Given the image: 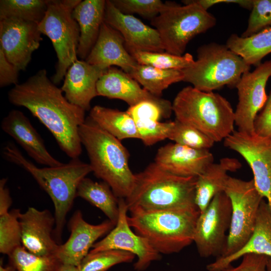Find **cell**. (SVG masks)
<instances>
[{
	"instance_id": "6da1fadb",
	"label": "cell",
	"mask_w": 271,
	"mask_h": 271,
	"mask_svg": "<svg viewBox=\"0 0 271 271\" xmlns=\"http://www.w3.org/2000/svg\"><path fill=\"white\" fill-rule=\"evenodd\" d=\"M41 69L8 93L10 102L27 108L51 132L61 150L78 158L82 145L79 128L85 121V110L71 103Z\"/></svg>"
},
{
	"instance_id": "7a4b0ae2",
	"label": "cell",
	"mask_w": 271,
	"mask_h": 271,
	"mask_svg": "<svg viewBox=\"0 0 271 271\" xmlns=\"http://www.w3.org/2000/svg\"><path fill=\"white\" fill-rule=\"evenodd\" d=\"M2 152L7 160L20 166L29 173L51 198L55 210L54 235L59 244L66 217L76 197L77 187L83 178L92 172L90 165L78 158L71 159L68 163L60 166L41 168L26 159L12 144H8Z\"/></svg>"
},
{
	"instance_id": "3957f363",
	"label": "cell",
	"mask_w": 271,
	"mask_h": 271,
	"mask_svg": "<svg viewBox=\"0 0 271 271\" xmlns=\"http://www.w3.org/2000/svg\"><path fill=\"white\" fill-rule=\"evenodd\" d=\"M79 134L94 175L107 183L117 198L127 197L133 188L136 174L130 169L129 154L120 141L89 117L80 126Z\"/></svg>"
},
{
	"instance_id": "277c9868",
	"label": "cell",
	"mask_w": 271,
	"mask_h": 271,
	"mask_svg": "<svg viewBox=\"0 0 271 271\" xmlns=\"http://www.w3.org/2000/svg\"><path fill=\"white\" fill-rule=\"evenodd\" d=\"M196 179L174 175L152 163L136 174L133 188L124 199L128 210L131 213L196 207Z\"/></svg>"
},
{
	"instance_id": "5b68a950",
	"label": "cell",
	"mask_w": 271,
	"mask_h": 271,
	"mask_svg": "<svg viewBox=\"0 0 271 271\" xmlns=\"http://www.w3.org/2000/svg\"><path fill=\"white\" fill-rule=\"evenodd\" d=\"M200 211L196 207L138 211L127 217L129 226L160 254L177 253L193 242Z\"/></svg>"
},
{
	"instance_id": "8992f818",
	"label": "cell",
	"mask_w": 271,
	"mask_h": 271,
	"mask_svg": "<svg viewBox=\"0 0 271 271\" xmlns=\"http://www.w3.org/2000/svg\"><path fill=\"white\" fill-rule=\"evenodd\" d=\"M172 109L176 120L197 128L215 143L234 130V111L230 103L213 91L186 87L176 96Z\"/></svg>"
},
{
	"instance_id": "52a82bcc",
	"label": "cell",
	"mask_w": 271,
	"mask_h": 271,
	"mask_svg": "<svg viewBox=\"0 0 271 271\" xmlns=\"http://www.w3.org/2000/svg\"><path fill=\"white\" fill-rule=\"evenodd\" d=\"M250 69V66L226 45L210 43L199 47L197 60L182 70L183 81L205 92L225 85L236 87L243 74Z\"/></svg>"
},
{
	"instance_id": "ba28073f",
	"label": "cell",
	"mask_w": 271,
	"mask_h": 271,
	"mask_svg": "<svg viewBox=\"0 0 271 271\" xmlns=\"http://www.w3.org/2000/svg\"><path fill=\"white\" fill-rule=\"evenodd\" d=\"M180 6L165 3L158 16L151 19L166 52L183 55L188 43L196 36L213 27L216 19L194 0Z\"/></svg>"
},
{
	"instance_id": "9c48e42d",
	"label": "cell",
	"mask_w": 271,
	"mask_h": 271,
	"mask_svg": "<svg viewBox=\"0 0 271 271\" xmlns=\"http://www.w3.org/2000/svg\"><path fill=\"white\" fill-rule=\"evenodd\" d=\"M81 0H48L45 15L38 24L41 33L51 40L58 62L52 81L59 83L77 60L80 30L72 12Z\"/></svg>"
},
{
	"instance_id": "30bf717a",
	"label": "cell",
	"mask_w": 271,
	"mask_h": 271,
	"mask_svg": "<svg viewBox=\"0 0 271 271\" xmlns=\"http://www.w3.org/2000/svg\"><path fill=\"white\" fill-rule=\"evenodd\" d=\"M224 192L231 202V215L226 247L220 257L234 253L246 242L253 232L257 211L264 199L253 179L244 181L230 176Z\"/></svg>"
},
{
	"instance_id": "8fae6325",
	"label": "cell",
	"mask_w": 271,
	"mask_h": 271,
	"mask_svg": "<svg viewBox=\"0 0 271 271\" xmlns=\"http://www.w3.org/2000/svg\"><path fill=\"white\" fill-rule=\"evenodd\" d=\"M231 204L224 192L216 195L197 218L193 242L202 257H220L227 244Z\"/></svg>"
},
{
	"instance_id": "7c38bea8",
	"label": "cell",
	"mask_w": 271,
	"mask_h": 271,
	"mask_svg": "<svg viewBox=\"0 0 271 271\" xmlns=\"http://www.w3.org/2000/svg\"><path fill=\"white\" fill-rule=\"evenodd\" d=\"M225 147L239 153L253 175L254 185L265 198L271 214V138L234 130L224 140Z\"/></svg>"
},
{
	"instance_id": "4fadbf2b",
	"label": "cell",
	"mask_w": 271,
	"mask_h": 271,
	"mask_svg": "<svg viewBox=\"0 0 271 271\" xmlns=\"http://www.w3.org/2000/svg\"><path fill=\"white\" fill-rule=\"evenodd\" d=\"M271 77V60L261 63L252 71L243 74L236 86L238 102L234 111L235 124L238 131L255 132V118L265 104L267 80Z\"/></svg>"
},
{
	"instance_id": "5bb4252c",
	"label": "cell",
	"mask_w": 271,
	"mask_h": 271,
	"mask_svg": "<svg viewBox=\"0 0 271 271\" xmlns=\"http://www.w3.org/2000/svg\"><path fill=\"white\" fill-rule=\"evenodd\" d=\"M118 218L113 229L102 239L95 242L89 251L118 249L129 252L138 258L134 269H146L152 262L159 260L161 254L144 237L131 229L127 221L128 208L124 198H118Z\"/></svg>"
},
{
	"instance_id": "9a60e30c",
	"label": "cell",
	"mask_w": 271,
	"mask_h": 271,
	"mask_svg": "<svg viewBox=\"0 0 271 271\" xmlns=\"http://www.w3.org/2000/svg\"><path fill=\"white\" fill-rule=\"evenodd\" d=\"M38 24L17 19L0 20V49L19 71L25 70L40 46Z\"/></svg>"
},
{
	"instance_id": "2e32d148",
	"label": "cell",
	"mask_w": 271,
	"mask_h": 271,
	"mask_svg": "<svg viewBox=\"0 0 271 271\" xmlns=\"http://www.w3.org/2000/svg\"><path fill=\"white\" fill-rule=\"evenodd\" d=\"M115 225L108 219L96 225L90 224L78 210L69 221L70 236L64 243L59 245L55 255L63 264L77 267L95 242L109 232Z\"/></svg>"
},
{
	"instance_id": "e0dca14e",
	"label": "cell",
	"mask_w": 271,
	"mask_h": 271,
	"mask_svg": "<svg viewBox=\"0 0 271 271\" xmlns=\"http://www.w3.org/2000/svg\"><path fill=\"white\" fill-rule=\"evenodd\" d=\"M104 21L121 34L127 51L164 52L156 29L131 15L122 13L110 0L106 1Z\"/></svg>"
},
{
	"instance_id": "ac0fdd59",
	"label": "cell",
	"mask_w": 271,
	"mask_h": 271,
	"mask_svg": "<svg viewBox=\"0 0 271 271\" xmlns=\"http://www.w3.org/2000/svg\"><path fill=\"white\" fill-rule=\"evenodd\" d=\"M22 245L40 256L55 254L58 244L53 237L54 216L48 209L29 207L19 218Z\"/></svg>"
},
{
	"instance_id": "d6986e66",
	"label": "cell",
	"mask_w": 271,
	"mask_h": 271,
	"mask_svg": "<svg viewBox=\"0 0 271 271\" xmlns=\"http://www.w3.org/2000/svg\"><path fill=\"white\" fill-rule=\"evenodd\" d=\"M213 156L208 150H198L177 143L160 148L155 163L163 170L183 177H197L211 163Z\"/></svg>"
},
{
	"instance_id": "ffe728a7",
	"label": "cell",
	"mask_w": 271,
	"mask_h": 271,
	"mask_svg": "<svg viewBox=\"0 0 271 271\" xmlns=\"http://www.w3.org/2000/svg\"><path fill=\"white\" fill-rule=\"evenodd\" d=\"M85 61L103 69L117 66L127 74L139 64L126 50L121 34L104 21Z\"/></svg>"
},
{
	"instance_id": "44dd1931",
	"label": "cell",
	"mask_w": 271,
	"mask_h": 271,
	"mask_svg": "<svg viewBox=\"0 0 271 271\" xmlns=\"http://www.w3.org/2000/svg\"><path fill=\"white\" fill-rule=\"evenodd\" d=\"M1 126L37 163L51 167L63 164L49 153L43 140L22 111L15 109L10 111L3 119Z\"/></svg>"
},
{
	"instance_id": "7402d4cb",
	"label": "cell",
	"mask_w": 271,
	"mask_h": 271,
	"mask_svg": "<svg viewBox=\"0 0 271 271\" xmlns=\"http://www.w3.org/2000/svg\"><path fill=\"white\" fill-rule=\"evenodd\" d=\"M105 70L77 59L67 70L61 88L66 99L85 111L90 110L91 100L98 96L97 82Z\"/></svg>"
},
{
	"instance_id": "603a6c76",
	"label": "cell",
	"mask_w": 271,
	"mask_h": 271,
	"mask_svg": "<svg viewBox=\"0 0 271 271\" xmlns=\"http://www.w3.org/2000/svg\"><path fill=\"white\" fill-rule=\"evenodd\" d=\"M96 90L98 96L122 100L129 106L144 101L162 104L171 103L169 100L153 95L142 88L128 74L114 67L105 70L97 82Z\"/></svg>"
},
{
	"instance_id": "cb8c5ba5",
	"label": "cell",
	"mask_w": 271,
	"mask_h": 271,
	"mask_svg": "<svg viewBox=\"0 0 271 271\" xmlns=\"http://www.w3.org/2000/svg\"><path fill=\"white\" fill-rule=\"evenodd\" d=\"M254 253L271 257V214L263 199L259 207L253 232L244 245L234 253L216 258L208 264V271H221L243 255Z\"/></svg>"
},
{
	"instance_id": "d4e9b609",
	"label": "cell",
	"mask_w": 271,
	"mask_h": 271,
	"mask_svg": "<svg viewBox=\"0 0 271 271\" xmlns=\"http://www.w3.org/2000/svg\"><path fill=\"white\" fill-rule=\"evenodd\" d=\"M241 167L238 160L223 158L217 163L210 164L197 177L195 204L200 212L203 211L218 194L224 192L229 178L228 172H235Z\"/></svg>"
},
{
	"instance_id": "484cf974",
	"label": "cell",
	"mask_w": 271,
	"mask_h": 271,
	"mask_svg": "<svg viewBox=\"0 0 271 271\" xmlns=\"http://www.w3.org/2000/svg\"><path fill=\"white\" fill-rule=\"evenodd\" d=\"M105 4L104 0L81 1L73 11L80 30L77 56L81 59H86L97 40L104 22Z\"/></svg>"
},
{
	"instance_id": "4316f807",
	"label": "cell",
	"mask_w": 271,
	"mask_h": 271,
	"mask_svg": "<svg viewBox=\"0 0 271 271\" xmlns=\"http://www.w3.org/2000/svg\"><path fill=\"white\" fill-rule=\"evenodd\" d=\"M88 117L119 141L139 139L136 123L126 111L95 105L90 110Z\"/></svg>"
},
{
	"instance_id": "83f0119b",
	"label": "cell",
	"mask_w": 271,
	"mask_h": 271,
	"mask_svg": "<svg viewBox=\"0 0 271 271\" xmlns=\"http://www.w3.org/2000/svg\"><path fill=\"white\" fill-rule=\"evenodd\" d=\"M226 45L247 64L256 67L261 63L263 57L271 53V27L245 38L231 34Z\"/></svg>"
},
{
	"instance_id": "f1b7e54d",
	"label": "cell",
	"mask_w": 271,
	"mask_h": 271,
	"mask_svg": "<svg viewBox=\"0 0 271 271\" xmlns=\"http://www.w3.org/2000/svg\"><path fill=\"white\" fill-rule=\"evenodd\" d=\"M76 197H80L99 209L116 224L118 218V198L105 182H97L85 177L79 183Z\"/></svg>"
},
{
	"instance_id": "f546056e",
	"label": "cell",
	"mask_w": 271,
	"mask_h": 271,
	"mask_svg": "<svg viewBox=\"0 0 271 271\" xmlns=\"http://www.w3.org/2000/svg\"><path fill=\"white\" fill-rule=\"evenodd\" d=\"M128 74L144 89L157 97L170 85L184 79L182 70L163 69L139 64Z\"/></svg>"
},
{
	"instance_id": "4dcf8cb0",
	"label": "cell",
	"mask_w": 271,
	"mask_h": 271,
	"mask_svg": "<svg viewBox=\"0 0 271 271\" xmlns=\"http://www.w3.org/2000/svg\"><path fill=\"white\" fill-rule=\"evenodd\" d=\"M48 0H1L0 20L17 19L39 24L43 19Z\"/></svg>"
},
{
	"instance_id": "1f68e13d",
	"label": "cell",
	"mask_w": 271,
	"mask_h": 271,
	"mask_svg": "<svg viewBox=\"0 0 271 271\" xmlns=\"http://www.w3.org/2000/svg\"><path fill=\"white\" fill-rule=\"evenodd\" d=\"M10 263L18 271H58L63 263L55 254L40 256L21 245L9 255Z\"/></svg>"
},
{
	"instance_id": "d6a6232c",
	"label": "cell",
	"mask_w": 271,
	"mask_h": 271,
	"mask_svg": "<svg viewBox=\"0 0 271 271\" xmlns=\"http://www.w3.org/2000/svg\"><path fill=\"white\" fill-rule=\"evenodd\" d=\"M128 52L138 64L163 69L183 70L190 66L195 61L193 56L188 53L178 56L167 52Z\"/></svg>"
},
{
	"instance_id": "836d02e7",
	"label": "cell",
	"mask_w": 271,
	"mask_h": 271,
	"mask_svg": "<svg viewBox=\"0 0 271 271\" xmlns=\"http://www.w3.org/2000/svg\"><path fill=\"white\" fill-rule=\"evenodd\" d=\"M135 256L132 253L118 249L89 251L77 268L78 271H106L116 264L132 261Z\"/></svg>"
},
{
	"instance_id": "e575fe53",
	"label": "cell",
	"mask_w": 271,
	"mask_h": 271,
	"mask_svg": "<svg viewBox=\"0 0 271 271\" xmlns=\"http://www.w3.org/2000/svg\"><path fill=\"white\" fill-rule=\"evenodd\" d=\"M21 211L13 209L0 214V252L9 255L22 245L21 229L19 221Z\"/></svg>"
},
{
	"instance_id": "d590c367",
	"label": "cell",
	"mask_w": 271,
	"mask_h": 271,
	"mask_svg": "<svg viewBox=\"0 0 271 271\" xmlns=\"http://www.w3.org/2000/svg\"><path fill=\"white\" fill-rule=\"evenodd\" d=\"M168 139L175 143L198 150H209L215 143L199 130L176 119Z\"/></svg>"
},
{
	"instance_id": "8d00e7d4",
	"label": "cell",
	"mask_w": 271,
	"mask_h": 271,
	"mask_svg": "<svg viewBox=\"0 0 271 271\" xmlns=\"http://www.w3.org/2000/svg\"><path fill=\"white\" fill-rule=\"evenodd\" d=\"M136 123L139 139L146 146L168 139L174 125V121L162 122L150 119L139 120Z\"/></svg>"
},
{
	"instance_id": "74e56055",
	"label": "cell",
	"mask_w": 271,
	"mask_h": 271,
	"mask_svg": "<svg viewBox=\"0 0 271 271\" xmlns=\"http://www.w3.org/2000/svg\"><path fill=\"white\" fill-rule=\"evenodd\" d=\"M271 27V0H253L245 31L241 37H247Z\"/></svg>"
},
{
	"instance_id": "f35d334b",
	"label": "cell",
	"mask_w": 271,
	"mask_h": 271,
	"mask_svg": "<svg viewBox=\"0 0 271 271\" xmlns=\"http://www.w3.org/2000/svg\"><path fill=\"white\" fill-rule=\"evenodd\" d=\"M113 5L125 14H138L152 19L159 15L164 4L160 0H111Z\"/></svg>"
},
{
	"instance_id": "ab89813d",
	"label": "cell",
	"mask_w": 271,
	"mask_h": 271,
	"mask_svg": "<svg viewBox=\"0 0 271 271\" xmlns=\"http://www.w3.org/2000/svg\"><path fill=\"white\" fill-rule=\"evenodd\" d=\"M126 111L135 122L139 120L150 119L159 121L168 118L173 112L172 104H159L152 101H144L129 106Z\"/></svg>"
},
{
	"instance_id": "60d3db41",
	"label": "cell",
	"mask_w": 271,
	"mask_h": 271,
	"mask_svg": "<svg viewBox=\"0 0 271 271\" xmlns=\"http://www.w3.org/2000/svg\"><path fill=\"white\" fill-rule=\"evenodd\" d=\"M236 266L230 264L221 271H266L268 257L263 255L249 253L242 257Z\"/></svg>"
},
{
	"instance_id": "b9f144b4",
	"label": "cell",
	"mask_w": 271,
	"mask_h": 271,
	"mask_svg": "<svg viewBox=\"0 0 271 271\" xmlns=\"http://www.w3.org/2000/svg\"><path fill=\"white\" fill-rule=\"evenodd\" d=\"M254 130L258 135L271 138V92L255 118Z\"/></svg>"
},
{
	"instance_id": "7bdbcfd3",
	"label": "cell",
	"mask_w": 271,
	"mask_h": 271,
	"mask_svg": "<svg viewBox=\"0 0 271 271\" xmlns=\"http://www.w3.org/2000/svg\"><path fill=\"white\" fill-rule=\"evenodd\" d=\"M19 71L6 58L0 49V86L18 84Z\"/></svg>"
},
{
	"instance_id": "ee69618b",
	"label": "cell",
	"mask_w": 271,
	"mask_h": 271,
	"mask_svg": "<svg viewBox=\"0 0 271 271\" xmlns=\"http://www.w3.org/2000/svg\"><path fill=\"white\" fill-rule=\"evenodd\" d=\"M253 0H194L200 5L204 10H207L211 7L218 4H236L243 8L251 10L253 5Z\"/></svg>"
},
{
	"instance_id": "f6af8a7d",
	"label": "cell",
	"mask_w": 271,
	"mask_h": 271,
	"mask_svg": "<svg viewBox=\"0 0 271 271\" xmlns=\"http://www.w3.org/2000/svg\"><path fill=\"white\" fill-rule=\"evenodd\" d=\"M7 178H3L0 180V214L9 211L12 199L9 188L7 186Z\"/></svg>"
},
{
	"instance_id": "bcb514c9",
	"label": "cell",
	"mask_w": 271,
	"mask_h": 271,
	"mask_svg": "<svg viewBox=\"0 0 271 271\" xmlns=\"http://www.w3.org/2000/svg\"><path fill=\"white\" fill-rule=\"evenodd\" d=\"M3 259H1L0 271H18L16 267L10 263L6 266H4Z\"/></svg>"
},
{
	"instance_id": "7dc6e473",
	"label": "cell",
	"mask_w": 271,
	"mask_h": 271,
	"mask_svg": "<svg viewBox=\"0 0 271 271\" xmlns=\"http://www.w3.org/2000/svg\"><path fill=\"white\" fill-rule=\"evenodd\" d=\"M58 271H78L77 267L63 264Z\"/></svg>"
},
{
	"instance_id": "c3c4849f",
	"label": "cell",
	"mask_w": 271,
	"mask_h": 271,
	"mask_svg": "<svg viewBox=\"0 0 271 271\" xmlns=\"http://www.w3.org/2000/svg\"><path fill=\"white\" fill-rule=\"evenodd\" d=\"M266 271H271V257H268Z\"/></svg>"
}]
</instances>
